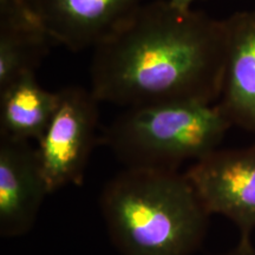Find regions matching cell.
<instances>
[{
    "instance_id": "6da1fadb",
    "label": "cell",
    "mask_w": 255,
    "mask_h": 255,
    "mask_svg": "<svg viewBox=\"0 0 255 255\" xmlns=\"http://www.w3.org/2000/svg\"><path fill=\"white\" fill-rule=\"evenodd\" d=\"M226 62L223 19L181 12L168 0L143 4L94 49L90 90L101 103L215 104Z\"/></svg>"
},
{
    "instance_id": "7a4b0ae2",
    "label": "cell",
    "mask_w": 255,
    "mask_h": 255,
    "mask_svg": "<svg viewBox=\"0 0 255 255\" xmlns=\"http://www.w3.org/2000/svg\"><path fill=\"white\" fill-rule=\"evenodd\" d=\"M100 208L122 255H191L202 245L209 213L186 173L126 167L105 184Z\"/></svg>"
},
{
    "instance_id": "3957f363",
    "label": "cell",
    "mask_w": 255,
    "mask_h": 255,
    "mask_svg": "<svg viewBox=\"0 0 255 255\" xmlns=\"http://www.w3.org/2000/svg\"><path fill=\"white\" fill-rule=\"evenodd\" d=\"M232 127L216 103L168 102L127 108L101 143L126 167L178 170L216 150Z\"/></svg>"
},
{
    "instance_id": "277c9868",
    "label": "cell",
    "mask_w": 255,
    "mask_h": 255,
    "mask_svg": "<svg viewBox=\"0 0 255 255\" xmlns=\"http://www.w3.org/2000/svg\"><path fill=\"white\" fill-rule=\"evenodd\" d=\"M57 94L55 113L37 142L50 193L66 186H82L92 150L101 142V102L90 89L71 85Z\"/></svg>"
},
{
    "instance_id": "5b68a950",
    "label": "cell",
    "mask_w": 255,
    "mask_h": 255,
    "mask_svg": "<svg viewBox=\"0 0 255 255\" xmlns=\"http://www.w3.org/2000/svg\"><path fill=\"white\" fill-rule=\"evenodd\" d=\"M209 215L234 223L240 239L255 229V143L245 148L216 149L186 171Z\"/></svg>"
},
{
    "instance_id": "8992f818",
    "label": "cell",
    "mask_w": 255,
    "mask_h": 255,
    "mask_svg": "<svg viewBox=\"0 0 255 255\" xmlns=\"http://www.w3.org/2000/svg\"><path fill=\"white\" fill-rule=\"evenodd\" d=\"M143 5V0H34L38 21L66 49H95L113 36Z\"/></svg>"
},
{
    "instance_id": "52a82bcc",
    "label": "cell",
    "mask_w": 255,
    "mask_h": 255,
    "mask_svg": "<svg viewBox=\"0 0 255 255\" xmlns=\"http://www.w3.org/2000/svg\"><path fill=\"white\" fill-rule=\"evenodd\" d=\"M49 194L37 148L27 141L0 137V235L27 234Z\"/></svg>"
},
{
    "instance_id": "ba28073f",
    "label": "cell",
    "mask_w": 255,
    "mask_h": 255,
    "mask_svg": "<svg viewBox=\"0 0 255 255\" xmlns=\"http://www.w3.org/2000/svg\"><path fill=\"white\" fill-rule=\"evenodd\" d=\"M223 20L226 62L216 105L233 127L255 135V9Z\"/></svg>"
},
{
    "instance_id": "9c48e42d",
    "label": "cell",
    "mask_w": 255,
    "mask_h": 255,
    "mask_svg": "<svg viewBox=\"0 0 255 255\" xmlns=\"http://www.w3.org/2000/svg\"><path fill=\"white\" fill-rule=\"evenodd\" d=\"M58 94L38 83L36 73L0 89V137L38 142L55 113Z\"/></svg>"
},
{
    "instance_id": "30bf717a",
    "label": "cell",
    "mask_w": 255,
    "mask_h": 255,
    "mask_svg": "<svg viewBox=\"0 0 255 255\" xmlns=\"http://www.w3.org/2000/svg\"><path fill=\"white\" fill-rule=\"evenodd\" d=\"M51 41L40 26L0 23V89L36 73Z\"/></svg>"
},
{
    "instance_id": "8fae6325",
    "label": "cell",
    "mask_w": 255,
    "mask_h": 255,
    "mask_svg": "<svg viewBox=\"0 0 255 255\" xmlns=\"http://www.w3.org/2000/svg\"><path fill=\"white\" fill-rule=\"evenodd\" d=\"M0 23L40 26L34 0H0Z\"/></svg>"
},
{
    "instance_id": "7c38bea8",
    "label": "cell",
    "mask_w": 255,
    "mask_h": 255,
    "mask_svg": "<svg viewBox=\"0 0 255 255\" xmlns=\"http://www.w3.org/2000/svg\"><path fill=\"white\" fill-rule=\"evenodd\" d=\"M221 255H255V247L251 239H240L239 244L233 250Z\"/></svg>"
},
{
    "instance_id": "4fadbf2b",
    "label": "cell",
    "mask_w": 255,
    "mask_h": 255,
    "mask_svg": "<svg viewBox=\"0 0 255 255\" xmlns=\"http://www.w3.org/2000/svg\"><path fill=\"white\" fill-rule=\"evenodd\" d=\"M169 4H170L173 7H175L178 11L181 12H188L191 11V6H193L194 2L199 1V0H168Z\"/></svg>"
}]
</instances>
